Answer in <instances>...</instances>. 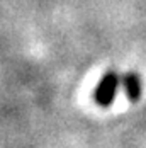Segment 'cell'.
I'll list each match as a JSON object with an SVG mask.
<instances>
[{"label": "cell", "instance_id": "cell-1", "mask_svg": "<svg viewBox=\"0 0 146 148\" xmlns=\"http://www.w3.org/2000/svg\"><path fill=\"white\" fill-rule=\"evenodd\" d=\"M119 85V75L116 72H107L102 77L100 84L95 89V101L97 104H100L102 107L111 106L114 97H116V90Z\"/></svg>", "mask_w": 146, "mask_h": 148}, {"label": "cell", "instance_id": "cell-2", "mask_svg": "<svg viewBox=\"0 0 146 148\" xmlns=\"http://www.w3.org/2000/svg\"><path fill=\"white\" fill-rule=\"evenodd\" d=\"M122 84H124V89L128 92V97L131 99L132 102L139 99L141 95V82H139V77L134 72L122 75Z\"/></svg>", "mask_w": 146, "mask_h": 148}]
</instances>
